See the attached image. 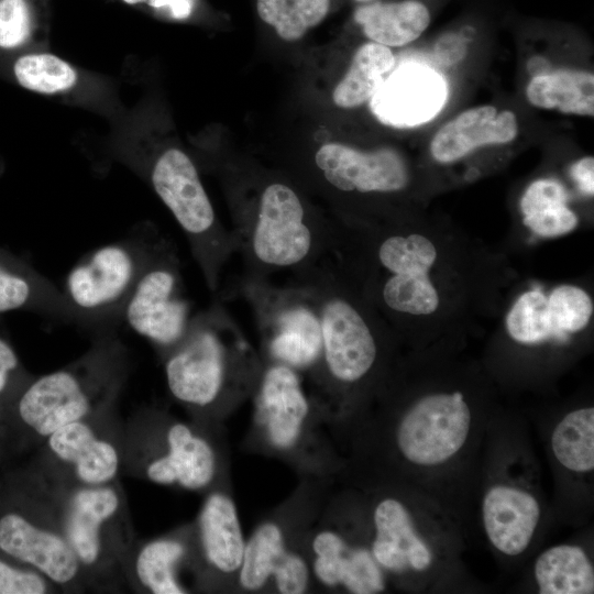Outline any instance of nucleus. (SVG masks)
Returning a JSON list of instances; mask_svg holds the SVG:
<instances>
[{
    "label": "nucleus",
    "mask_w": 594,
    "mask_h": 594,
    "mask_svg": "<svg viewBox=\"0 0 594 594\" xmlns=\"http://www.w3.org/2000/svg\"><path fill=\"white\" fill-rule=\"evenodd\" d=\"M495 414L461 388L405 395L382 378L350 417L329 427L342 459L338 480L414 490L438 502L468 534Z\"/></svg>",
    "instance_id": "f257e3e1"
},
{
    "label": "nucleus",
    "mask_w": 594,
    "mask_h": 594,
    "mask_svg": "<svg viewBox=\"0 0 594 594\" xmlns=\"http://www.w3.org/2000/svg\"><path fill=\"white\" fill-rule=\"evenodd\" d=\"M350 486L358 496L371 553L389 587L433 593L465 584L461 556L466 534L444 507L402 486Z\"/></svg>",
    "instance_id": "f03ea898"
},
{
    "label": "nucleus",
    "mask_w": 594,
    "mask_h": 594,
    "mask_svg": "<svg viewBox=\"0 0 594 594\" xmlns=\"http://www.w3.org/2000/svg\"><path fill=\"white\" fill-rule=\"evenodd\" d=\"M519 420L495 414L486 437L471 518L502 563H520L537 547L548 505L539 465Z\"/></svg>",
    "instance_id": "7ed1b4c3"
},
{
    "label": "nucleus",
    "mask_w": 594,
    "mask_h": 594,
    "mask_svg": "<svg viewBox=\"0 0 594 594\" xmlns=\"http://www.w3.org/2000/svg\"><path fill=\"white\" fill-rule=\"evenodd\" d=\"M168 393L189 418L223 425L252 396L263 360L220 306L194 315L163 359Z\"/></svg>",
    "instance_id": "20e7f679"
},
{
    "label": "nucleus",
    "mask_w": 594,
    "mask_h": 594,
    "mask_svg": "<svg viewBox=\"0 0 594 594\" xmlns=\"http://www.w3.org/2000/svg\"><path fill=\"white\" fill-rule=\"evenodd\" d=\"M131 361L117 330L92 336L87 351L67 365L33 375L7 411L15 453L38 448L70 422L119 405Z\"/></svg>",
    "instance_id": "39448f33"
},
{
    "label": "nucleus",
    "mask_w": 594,
    "mask_h": 594,
    "mask_svg": "<svg viewBox=\"0 0 594 594\" xmlns=\"http://www.w3.org/2000/svg\"><path fill=\"white\" fill-rule=\"evenodd\" d=\"M321 326L319 361L306 377L327 427L350 417L384 377L380 342L362 311L339 289L323 260L300 275Z\"/></svg>",
    "instance_id": "423d86ee"
},
{
    "label": "nucleus",
    "mask_w": 594,
    "mask_h": 594,
    "mask_svg": "<svg viewBox=\"0 0 594 594\" xmlns=\"http://www.w3.org/2000/svg\"><path fill=\"white\" fill-rule=\"evenodd\" d=\"M122 473L202 495L232 487L223 425L183 420L156 406L142 407L124 421Z\"/></svg>",
    "instance_id": "0eeeda50"
},
{
    "label": "nucleus",
    "mask_w": 594,
    "mask_h": 594,
    "mask_svg": "<svg viewBox=\"0 0 594 594\" xmlns=\"http://www.w3.org/2000/svg\"><path fill=\"white\" fill-rule=\"evenodd\" d=\"M243 449L276 459L298 477H338L342 459L302 376L294 369L263 360Z\"/></svg>",
    "instance_id": "6e6552de"
},
{
    "label": "nucleus",
    "mask_w": 594,
    "mask_h": 594,
    "mask_svg": "<svg viewBox=\"0 0 594 594\" xmlns=\"http://www.w3.org/2000/svg\"><path fill=\"white\" fill-rule=\"evenodd\" d=\"M34 466L47 484L87 591L128 592L123 569L136 536L120 481L82 485Z\"/></svg>",
    "instance_id": "1a4fd4ad"
},
{
    "label": "nucleus",
    "mask_w": 594,
    "mask_h": 594,
    "mask_svg": "<svg viewBox=\"0 0 594 594\" xmlns=\"http://www.w3.org/2000/svg\"><path fill=\"white\" fill-rule=\"evenodd\" d=\"M336 482L299 477L292 494L262 516L245 540L238 593H314L306 541Z\"/></svg>",
    "instance_id": "9d476101"
},
{
    "label": "nucleus",
    "mask_w": 594,
    "mask_h": 594,
    "mask_svg": "<svg viewBox=\"0 0 594 594\" xmlns=\"http://www.w3.org/2000/svg\"><path fill=\"white\" fill-rule=\"evenodd\" d=\"M0 553L41 572L62 593L87 592L47 484L31 462L1 475Z\"/></svg>",
    "instance_id": "9b49d317"
},
{
    "label": "nucleus",
    "mask_w": 594,
    "mask_h": 594,
    "mask_svg": "<svg viewBox=\"0 0 594 594\" xmlns=\"http://www.w3.org/2000/svg\"><path fill=\"white\" fill-rule=\"evenodd\" d=\"M166 241L154 227L143 224L82 255L61 288L77 327L92 336L117 330L136 282Z\"/></svg>",
    "instance_id": "f8f14e48"
},
{
    "label": "nucleus",
    "mask_w": 594,
    "mask_h": 594,
    "mask_svg": "<svg viewBox=\"0 0 594 594\" xmlns=\"http://www.w3.org/2000/svg\"><path fill=\"white\" fill-rule=\"evenodd\" d=\"M233 234L250 266V280L260 282L279 272L302 275L326 257L334 238L308 220L298 194L279 182L263 189L252 220Z\"/></svg>",
    "instance_id": "ddd939ff"
},
{
    "label": "nucleus",
    "mask_w": 594,
    "mask_h": 594,
    "mask_svg": "<svg viewBox=\"0 0 594 594\" xmlns=\"http://www.w3.org/2000/svg\"><path fill=\"white\" fill-rule=\"evenodd\" d=\"M306 552L314 592L378 594L388 582L367 542L354 490L336 482L309 530Z\"/></svg>",
    "instance_id": "4468645a"
},
{
    "label": "nucleus",
    "mask_w": 594,
    "mask_h": 594,
    "mask_svg": "<svg viewBox=\"0 0 594 594\" xmlns=\"http://www.w3.org/2000/svg\"><path fill=\"white\" fill-rule=\"evenodd\" d=\"M123 450L124 421L116 405L51 433L31 462L82 485H103L119 480Z\"/></svg>",
    "instance_id": "2eb2a0df"
},
{
    "label": "nucleus",
    "mask_w": 594,
    "mask_h": 594,
    "mask_svg": "<svg viewBox=\"0 0 594 594\" xmlns=\"http://www.w3.org/2000/svg\"><path fill=\"white\" fill-rule=\"evenodd\" d=\"M248 296L255 307L262 360L287 365L305 380L316 367L322 346L319 315L304 285L274 287L249 280Z\"/></svg>",
    "instance_id": "dca6fc26"
},
{
    "label": "nucleus",
    "mask_w": 594,
    "mask_h": 594,
    "mask_svg": "<svg viewBox=\"0 0 594 594\" xmlns=\"http://www.w3.org/2000/svg\"><path fill=\"white\" fill-rule=\"evenodd\" d=\"M193 317L179 258L167 240L136 282L122 322L146 339L162 360L185 337Z\"/></svg>",
    "instance_id": "f3484780"
},
{
    "label": "nucleus",
    "mask_w": 594,
    "mask_h": 594,
    "mask_svg": "<svg viewBox=\"0 0 594 594\" xmlns=\"http://www.w3.org/2000/svg\"><path fill=\"white\" fill-rule=\"evenodd\" d=\"M191 525V552L186 570L193 575V592L238 593L246 539L232 487L206 493Z\"/></svg>",
    "instance_id": "a211bd4d"
},
{
    "label": "nucleus",
    "mask_w": 594,
    "mask_h": 594,
    "mask_svg": "<svg viewBox=\"0 0 594 594\" xmlns=\"http://www.w3.org/2000/svg\"><path fill=\"white\" fill-rule=\"evenodd\" d=\"M548 450L561 499L578 507L579 513L588 508L594 475V407L578 406L561 415L550 427Z\"/></svg>",
    "instance_id": "6ab92c4d"
},
{
    "label": "nucleus",
    "mask_w": 594,
    "mask_h": 594,
    "mask_svg": "<svg viewBox=\"0 0 594 594\" xmlns=\"http://www.w3.org/2000/svg\"><path fill=\"white\" fill-rule=\"evenodd\" d=\"M315 164L329 185L344 193H395L408 183L407 165L391 147L361 151L326 143L316 152Z\"/></svg>",
    "instance_id": "aec40b11"
},
{
    "label": "nucleus",
    "mask_w": 594,
    "mask_h": 594,
    "mask_svg": "<svg viewBox=\"0 0 594 594\" xmlns=\"http://www.w3.org/2000/svg\"><path fill=\"white\" fill-rule=\"evenodd\" d=\"M191 542V521L150 540L136 538L123 569L127 591L142 594L191 593L180 579L182 570L187 569Z\"/></svg>",
    "instance_id": "412c9836"
},
{
    "label": "nucleus",
    "mask_w": 594,
    "mask_h": 594,
    "mask_svg": "<svg viewBox=\"0 0 594 594\" xmlns=\"http://www.w3.org/2000/svg\"><path fill=\"white\" fill-rule=\"evenodd\" d=\"M446 86L428 68L410 66L392 74L372 97V109L384 123L404 128L433 118L443 106Z\"/></svg>",
    "instance_id": "4be33fe9"
},
{
    "label": "nucleus",
    "mask_w": 594,
    "mask_h": 594,
    "mask_svg": "<svg viewBox=\"0 0 594 594\" xmlns=\"http://www.w3.org/2000/svg\"><path fill=\"white\" fill-rule=\"evenodd\" d=\"M28 311L77 327L63 292L29 261L0 248V316Z\"/></svg>",
    "instance_id": "5701e85b"
},
{
    "label": "nucleus",
    "mask_w": 594,
    "mask_h": 594,
    "mask_svg": "<svg viewBox=\"0 0 594 594\" xmlns=\"http://www.w3.org/2000/svg\"><path fill=\"white\" fill-rule=\"evenodd\" d=\"M517 134L518 121L513 111L479 106L443 124L430 142V153L439 163H453L479 147L509 143Z\"/></svg>",
    "instance_id": "b1692460"
},
{
    "label": "nucleus",
    "mask_w": 594,
    "mask_h": 594,
    "mask_svg": "<svg viewBox=\"0 0 594 594\" xmlns=\"http://www.w3.org/2000/svg\"><path fill=\"white\" fill-rule=\"evenodd\" d=\"M531 576L540 594L594 593V564L587 549L565 542L542 550L534 560Z\"/></svg>",
    "instance_id": "393cba45"
},
{
    "label": "nucleus",
    "mask_w": 594,
    "mask_h": 594,
    "mask_svg": "<svg viewBox=\"0 0 594 594\" xmlns=\"http://www.w3.org/2000/svg\"><path fill=\"white\" fill-rule=\"evenodd\" d=\"M354 20L371 42L398 47L414 42L425 32L430 13L418 0L367 2L359 6Z\"/></svg>",
    "instance_id": "a878e982"
},
{
    "label": "nucleus",
    "mask_w": 594,
    "mask_h": 594,
    "mask_svg": "<svg viewBox=\"0 0 594 594\" xmlns=\"http://www.w3.org/2000/svg\"><path fill=\"white\" fill-rule=\"evenodd\" d=\"M530 105L565 114L593 117L594 76L578 69H558L532 76L526 88Z\"/></svg>",
    "instance_id": "bb28decb"
},
{
    "label": "nucleus",
    "mask_w": 594,
    "mask_h": 594,
    "mask_svg": "<svg viewBox=\"0 0 594 594\" xmlns=\"http://www.w3.org/2000/svg\"><path fill=\"white\" fill-rule=\"evenodd\" d=\"M394 65L389 47L375 42L361 45L333 90V102L340 108H355L371 100Z\"/></svg>",
    "instance_id": "cd10ccee"
},
{
    "label": "nucleus",
    "mask_w": 594,
    "mask_h": 594,
    "mask_svg": "<svg viewBox=\"0 0 594 594\" xmlns=\"http://www.w3.org/2000/svg\"><path fill=\"white\" fill-rule=\"evenodd\" d=\"M331 0H256L258 18L284 41L300 40L328 15Z\"/></svg>",
    "instance_id": "c85d7f7f"
},
{
    "label": "nucleus",
    "mask_w": 594,
    "mask_h": 594,
    "mask_svg": "<svg viewBox=\"0 0 594 594\" xmlns=\"http://www.w3.org/2000/svg\"><path fill=\"white\" fill-rule=\"evenodd\" d=\"M381 293L383 302L399 314L431 315L440 302L429 273L392 274L383 284Z\"/></svg>",
    "instance_id": "c756f323"
},
{
    "label": "nucleus",
    "mask_w": 594,
    "mask_h": 594,
    "mask_svg": "<svg viewBox=\"0 0 594 594\" xmlns=\"http://www.w3.org/2000/svg\"><path fill=\"white\" fill-rule=\"evenodd\" d=\"M13 74L20 86L40 94L68 90L77 80V74L68 63L47 53L19 57Z\"/></svg>",
    "instance_id": "7c9ffc66"
},
{
    "label": "nucleus",
    "mask_w": 594,
    "mask_h": 594,
    "mask_svg": "<svg viewBox=\"0 0 594 594\" xmlns=\"http://www.w3.org/2000/svg\"><path fill=\"white\" fill-rule=\"evenodd\" d=\"M509 336L522 344H535L546 341L559 333L552 326L548 297L534 289L521 294L513 305L506 319Z\"/></svg>",
    "instance_id": "2f4dec72"
},
{
    "label": "nucleus",
    "mask_w": 594,
    "mask_h": 594,
    "mask_svg": "<svg viewBox=\"0 0 594 594\" xmlns=\"http://www.w3.org/2000/svg\"><path fill=\"white\" fill-rule=\"evenodd\" d=\"M437 255L435 244L419 233L389 235L377 249L380 264L392 274L429 273Z\"/></svg>",
    "instance_id": "473e14b6"
},
{
    "label": "nucleus",
    "mask_w": 594,
    "mask_h": 594,
    "mask_svg": "<svg viewBox=\"0 0 594 594\" xmlns=\"http://www.w3.org/2000/svg\"><path fill=\"white\" fill-rule=\"evenodd\" d=\"M548 309L553 328L563 338L566 332H579L590 322L593 301L582 288L561 285L548 297Z\"/></svg>",
    "instance_id": "72a5a7b5"
},
{
    "label": "nucleus",
    "mask_w": 594,
    "mask_h": 594,
    "mask_svg": "<svg viewBox=\"0 0 594 594\" xmlns=\"http://www.w3.org/2000/svg\"><path fill=\"white\" fill-rule=\"evenodd\" d=\"M59 587L35 569L0 553V594H56Z\"/></svg>",
    "instance_id": "f704fd0d"
},
{
    "label": "nucleus",
    "mask_w": 594,
    "mask_h": 594,
    "mask_svg": "<svg viewBox=\"0 0 594 594\" xmlns=\"http://www.w3.org/2000/svg\"><path fill=\"white\" fill-rule=\"evenodd\" d=\"M32 32V12L28 0H0V48L14 50Z\"/></svg>",
    "instance_id": "c9c22d12"
},
{
    "label": "nucleus",
    "mask_w": 594,
    "mask_h": 594,
    "mask_svg": "<svg viewBox=\"0 0 594 594\" xmlns=\"http://www.w3.org/2000/svg\"><path fill=\"white\" fill-rule=\"evenodd\" d=\"M578 216L565 204L557 205L524 216V224L541 237H557L578 226Z\"/></svg>",
    "instance_id": "e433bc0d"
},
{
    "label": "nucleus",
    "mask_w": 594,
    "mask_h": 594,
    "mask_svg": "<svg viewBox=\"0 0 594 594\" xmlns=\"http://www.w3.org/2000/svg\"><path fill=\"white\" fill-rule=\"evenodd\" d=\"M569 198L565 187L556 179L543 178L531 183L520 199L524 216L543 208L566 204Z\"/></svg>",
    "instance_id": "4c0bfd02"
},
{
    "label": "nucleus",
    "mask_w": 594,
    "mask_h": 594,
    "mask_svg": "<svg viewBox=\"0 0 594 594\" xmlns=\"http://www.w3.org/2000/svg\"><path fill=\"white\" fill-rule=\"evenodd\" d=\"M466 53V40L457 33L443 34L435 45V56L444 66L460 63Z\"/></svg>",
    "instance_id": "58836bf2"
},
{
    "label": "nucleus",
    "mask_w": 594,
    "mask_h": 594,
    "mask_svg": "<svg viewBox=\"0 0 594 594\" xmlns=\"http://www.w3.org/2000/svg\"><path fill=\"white\" fill-rule=\"evenodd\" d=\"M572 179L578 185L579 189L587 195L594 194V158L585 156L576 161L570 170Z\"/></svg>",
    "instance_id": "ea45409f"
},
{
    "label": "nucleus",
    "mask_w": 594,
    "mask_h": 594,
    "mask_svg": "<svg viewBox=\"0 0 594 594\" xmlns=\"http://www.w3.org/2000/svg\"><path fill=\"white\" fill-rule=\"evenodd\" d=\"M148 4L165 10L174 19H186L194 6V0H148Z\"/></svg>",
    "instance_id": "a19ab883"
},
{
    "label": "nucleus",
    "mask_w": 594,
    "mask_h": 594,
    "mask_svg": "<svg viewBox=\"0 0 594 594\" xmlns=\"http://www.w3.org/2000/svg\"><path fill=\"white\" fill-rule=\"evenodd\" d=\"M14 452L6 411L0 406V465Z\"/></svg>",
    "instance_id": "79ce46f5"
},
{
    "label": "nucleus",
    "mask_w": 594,
    "mask_h": 594,
    "mask_svg": "<svg viewBox=\"0 0 594 594\" xmlns=\"http://www.w3.org/2000/svg\"><path fill=\"white\" fill-rule=\"evenodd\" d=\"M549 64L548 62L540 56L532 57L528 63V70L532 76L547 73L546 69L548 68Z\"/></svg>",
    "instance_id": "37998d69"
},
{
    "label": "nucleus",
    "mask_w": 594,
    "mask_h": 594,
    "mask_svg": "<svg viewBox=\"0 0 594 594\" xmlns=\"http://www.w3.org/2000/svg\"><path fill=\"white\" fill-rule=\"evenodd\" d=\"M354 1H356V2H359V3H361V4H363V3L372 2V1H374V0H354Z\"/></svg>",
    "instance_id": "c03bdc74"
},
{
    "label": "nucleus",
    "mask_w": 594,
    "mask_h": 594,
    "mask_svg": "<svg viewBox=\"0 0 594 594\" xmlns=\"http://www.w3.org/2000/svg\"><path fill=\"white\" fill-rule=\"evenodd\" d=\"M0 485H1V476H0Z\"/></svg>",
    "instance_id": "a18cd8bd"
}]
</instances>
